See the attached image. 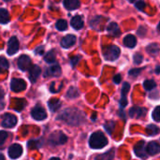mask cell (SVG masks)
Masks as SVG:
<instances>
[{
    "instance_id": "7bdbcfd3",
    "label": "cell",
    "mask_w": 160,
    "mask_h": 160,
    "mask_svg": "<svg viewBox=\"0 0 160 160\" xmlns=\"http://www.w3.org/2000/svg\"><path fill=\"white\" fill-rule=\"evenodd\" d=\"M113 82H114L116 84L120 83V82H121V75H120V74L115 75V76H114V78H113Z\"/></svg>"
},
{
    "instance_id": "d590c367",
    "label": "cell",
    "mask_w": 160,
    "mask_h": 160,
    "mask_svg": "<svg viewBox=\"0 0 160 160\" xmlns=\"http://www.w3.org/2000/svg\"><path fill=\"white\" fill-rule=\"evenodd\" d=\"M62 85H63V83H60V84H59V87L56 89V87H55V82H52V83L51 84V86H50V90H51V92H52V93L59 92V91H60V89L62 88Z\"/></svg>"
},
{
    "instance_id": "bcb514c9",
    "label": "cell",
    "mask_w": 160,
    "mask_h": 160,
    "mask_svg": "<svg viewBox=\"0 0 160 160\" xmlns=\"http://www.w3.org/2000/svg\"><path fill=\"white\" fill-rule=\"evenodd\" d=\"M157 73H158V74L159 73V66L157 67Z\"/></svg>"
},
{
    "instance_id": "e575fe53",
    "label": "cell",
    "mask_w": 160,
    "mask_h": 160,
    "mask_svg": "<svg viewBox=\"0 0 160 160\" xmlns=\"http://www.w3.org/2000/svg\"><path fill=\"white\" fill-rule=\"evenodd\" d=\"M152 116H153V118H154V120H155L156 122H159L160 121V107L159 106H158V107H157V108L154 110Z\"/></svg>"
},
{
    "instance_id": "7a4b0ae2",
    "label": "cell",
    "mask_w": 160,
    "mask_h": 160,
    "mask_svg": "<svg viewBox=\"0 0 160 160\" xmlns=\"http://www.w3.org/2000/svg\"><path fill=\"white\" fill-rule=\"evenodd\" d=\"M107 144H108V139L100 131H97L93 133L89 139V145L93 149H101L105 147Z\"/></svg>"
},
{
    "instance_id": "3957f363",
    "label": "cell",
    "mask_w": 160,
    "mask_h": 160,
    "mask_svg": "<svg viewBox=\"0 0 160 160\" xmlns=\"http://www.w3.org/2000/svg\"><path fill=\"white\" fill-rule=\"evenodd\" d=\"M68 141V137L62 131H55L49 137V144L52 146L65 144Z\"/></svg>"
},
{
    "instance_id": "484cf974",
    "label": "cell",
    "mask_w": 160,
    "mask_h": 160,
    "mask_svg": "<svg viewBox=\"0 0 160 160\" xmlns=\"http://www.w3.org/2000/svg\"><path fill=\"white\" fill-rule=\"evenodd\" d=\"M146 131L147 134L150 136H156L159 133V128L158 127H157L156 125H149L146 128Z\"/></svg>"
},
{
    "instance_id": "9a60e30c",
    "label": "cell",
    "mask_w": 160,
    "mask_h": 160,
    "mask_svg": "<svg viewBox=\"0 0 160 160\" xmlns=\"http://www.w3.org/2000/svg\"><path fill=\"white\" fill-rule=\"evenodd\" d=\"M146 114V110L141 107H133L129 111V116L131 118H141Z\"/></svg>"
},
{
    "instance_id": "7dc6e473",
    "label": "cell",
    "mask_w": 160,
    "mask_h": 160,
    "mask_svg": "<svg viewBox=\"0 0 160 160\" xmlns=\"http://www.w3.org/2000/svg\"><path fill=\"white\" fill-rule=\"evenodd\" d=\"M128 1H129V2H130V3H133V2H134V1H135V0H128Z\"/></svg>"
},
{
    "instance_id": "ba28073f",
    "label": "cell",
    "mask_w": 160,
    "mask_h": 160,
    "mask_svg": "<svg viewBox=\"0 0 160 160\" xmlns=\"http://www.w3.org/2000/svg\"><path fill=\"white\" fill-rule=\"evenodd\" d=\"M17 65H18V68L22 70V71H25V70H28L32 64H31V59L29 56L27 55H21L19 58H18V61H17Z\"/></svg>"
},
{
    "instance_id": "2e32d148",
    "label": "cell",
    "mask_w": 160,
    "mask_h": 160,
    "mask_svg": "<svg viewBox=\"0 0 160 160\" xmlns=\"http://www.w3.org/2000/svg\"><path fill=\"white\" fill-rule=\"evenodd\" d=\"M41 69L38 66L34 65L31 66V68H29V79L32 82H35L37 81V79L38 78V76L40 75Z\"/></svg>"
},
{
    "instance_id": "f35d334b",
    "label": "cell",
    "mask_w": 160,
    "mask_h": 160,
    "mask_svg": "<svg viewBox=\"0 0 160 160\" xmlns=\"http://www.w3.org/2000/svg\"><path fill=\"white\" fill-rule=\"evenodd\" d=\"M104 128H105V129L107 130V132H109L110 134L112 133V128H114V124H113V122H111V123H106L105 124V126H104Z\"/></svg>"
},
{
    "instance_id": "603a6c76",
    "label": "cell",
    "mask_w": 160,
    "mask_h": 160,
    "mask_svg": "<svg viewBox=\"0 0 160 160\" xmlns=\"http://www.w3.org/2000/svg\"><path fill=\"white\" fill-rule=\"evenodd\" d=\"M61 101L57 98H53V99H51L49 102H48V106L50 108V110L52 112H56L60 107H61Z\"/></svg>"
},
{
    "instance_id": "9c48e42d",
    "label": "cell",
    "mask_w": 160,
    "mask_h": 160,
    "mask_svg": "<svg viewBox=\"0 0 160 160\" xmlns=\"http://www.w3.org/2000/svg\"><path fill=\"white\" fill-rule=\"evenodd\" d=\"M61 75V68L57 63H54L48 67L45 70V77H59Z\"/></svg>"
},
{
    "instance_id": "e0dca14e",
    "label": "cell",
    "mask_w": 160,
    "mask_h": 160,
    "mask_svg": "<svg viewBox=\"0 0 160 160\" xmlns=\"http://www.w3.org/2000/svg\"><path fill=\"white\" fill-rule=\"evenodd\" d=\"M160 151V146L158 142H151L146 147V153L150 156H155L158 154Z\"/></svg>"
},
{
    "instance_id": "52a82bcc",
    "label": "cell",
    "mask_w": 160,
    "mask_h": 160,
    "mask_svg": "<svg viewBox=\"0 0 160 160\" xmlns=\"http://www.w3.org/2000/svg\"><path fill=\"white\" fill-rule=\"evenodd\" d=\"M26 88V83L22 79H12L11 82H10V89L13 92H22Z\"/></svg>"
},
{
    "instance_id": "f1b7e54d",
    "label": "cell",
    "mask_w": 160,
    "mask_h": 160,
    "mask_svg": "<svg viewBox=\"0 0 160 160\" xmlns=\"http://www.w3.org/2000/svg\"><path fill=\"white\" fill-rule=\"evenodd\" d=\"M79 96V90L76 87H70L67 93V98H75Z\"/></svg>"
},
{
    "instance_id": "7402d4cb",
    "label": "cell",
    "mask_w": 160,
    "mask_h": 160,
    "mask_svg": "<svg viewBox=\"0 0 160 160\" xmlns=\"http://www.w3.org/2000/svg\"><path fill=\"white\" fill-rule=\"evenodd\" d=\"M114 158V150L111 149L109 152H106L102 155H98V157H96L95 160H112Z\"/></svg>"
},
{
    "instance_id": "8992f818",
    "label": "cell",
    "mask_w": 160,
    "mask_h": 160,
    "mask_svg": "<svg viewBox=\"0 0 160 160\" xmlns=\"http://www.w3.org/2000/svg\"><path fill=\"white\" fill-rule=\"evenodd\" d=\"M31 116L37 121H43L47 118V112L41 106H36L31 112Z\"/></svg>"
},
{
    "instance_id": "30bf717a",
    "label": "cell",
    "mask_w": 160,
    "mask_h": 160,
    "mask_svg": "<svg viewBox=\"0 0 160 160\" xmlns=\"http://www.w3.org/2000/svg\"><path fill=\"white\" fill-rule=\"evenodd\" d=\"M22 154V147L20 144H12L8 148V157L12 159L20 158Z\"/></svg>"
},
{
    "instance_id": "ac0fdd59",
    "label": "cell",
    "mask_w": 160,
    "mask_h": 160,
    "mask_svg": "<svg viewBox=\"0 0 160 160\" xmlns=\"http://www.w3.org/2000/svg\"><path fill=\"white\" fill-rule=\"evenodd\" d=\"M107 31H108V33H109L111 36L115 37V38L118 37V36H120V34H121L120 29H119V26H118V24L115 23V22H111V23L108 25V27H107Z\"/></svg>"
},
{
    "instance_id": "ffe728a7",
    "label": "cell",
    "mask_w": 160,
    "mask_h": 160,
    "mask_svg": "<svg viewBox=\"0 0 160 160\" xmlns=\"http://www.w3.org/2000/svg\"><path fill=\"white\" fill-rule=\"evenodd\" d=\"M80 0H64V6L68 10L77 9L80 7Z\"/></svg>"
},
{
    "instance_id": "ee69618b",
    "label": "cell",
    "mask_w": 160,
    "mask_h": 160,
    "mask_svg": "<svg viewBox=\"0 0 160 160\" xmlns=\"http://www.w3.org/2000/svg\"><path fill=\"white\" fill-rule=\"evenodd\" d=\"M0 160H5V158L2 154H0Z\"/></svg>"
},
{
    "instance_id": "4fadbf2b",
    "label": "cell",
    "mask_w": 160,
    "mask_h": 160,
    "mask_svg": "<svg viewBox=\"0 0 160 160\" xmlns=\"http://www.w3.org/2000/svg\"><path fill=\"white\" fill-rule=\"evenodd\" d=\"M130 90V84L128 82H125L123 84V88H122V97L120 99V106L121 109H124L127 105H128V99H127V95L128 93V91Z\"/></svg>"
},
{
    "instance_id": "8d00e7d4",
    "label": "cell",
    "mask_w": 160,
    "mask_h": 160,
    "mask_svg": "<svg viewBox=\"0 0 160 160\" xmlns=\"http://www.w3.org/2000/svg\"><path fill=\"white\" fill-rule=\"evenodd\" d=\"M136 8H137L139 10L143 11V9H144V8H145V3H144V1H143V0H139V1L136 3Z\"/></svg>"
},
{
    "instance_id": "ab89813d",
    "label": "cell",
    "mask_w": 160,
    "mask_h": 160,
    "mask_svg": "<svg viewBox=\"0 0 160 160\" xmlns=\"http://www.w3.org/2000/svg\"><path fill=\"white\" fill-rule=\"evenodd\" d=\"M142 59H143V57H142V55L140 54V53L134 55V63L137 64V65L141 64V63L142 62Z\"/></svg>"
},
{
    "instance_id": "1f68e13d",
    "label": "cell",
    "mask_w": 160,
    "mask_h": 160,
    "mask_svg": "<svg viewBox=\"0 0 160 160\" xmlns=\"http://www.w3.org/2000/svg\"><path fill=\"white\" fill-rule=\"evenodd\" d=\"M44 60H45L47 63H53V62L55 61V54H54V52H53V51L49 52L45 55Z\"/></svg>"
},
{
    "instance_id": "d4e9b609",
    "label": "cell",
    "mask_w": 160,
    "mask_h": 160,
    "mask_svg": "<svg viewBox=\"0 0 160 160\" xmlns=\"http://www.w3.org/2000/svg\"><path fill=\"white\" fill-rule=\"evenodd\" d=\"M146 51L148 52V53H150L151 55H158V52H159V46L158 43H154V44H150L147 48Z\"/></svg>"
},
{
    "instance_id": "f546056e",
    "label": "cell",
    "mask_w": 160,
    "mask_h": 160,
    "mask_svg": "<svg viewBox=\"0 0 160 160\" xmlns=\"http://www.w3.org/2000/svg\"><path fill=\"white\" fill-rule=\"evenodd\" d=\"M56 28L59 31H65L68 28V22L66 20H58L56 22Z\"/></svg>"
},
{
    "instance_id": "60d3db41",
    "label": "cell",
    "mask_w": 160,
    "mask_h": 160,
    "mask_svg": "<svg viewBox=\"0 0 160 160\" xmlns=\"http://www.w3.org/2000/svg\"><path fill=\"white\" fill-rule=\"evenodd\" d=\"M142 68H134V69H131L130 71H129V75L130 76H133V77H136V76H138L141 72H142Z\"/></svg>"
},
{
    "instance_id": "6da1fadb",
    "label": "cell",
    "mask_w": 160,
    "mask_h": 160,
    "mask_svg": "<svg viewBox=\"0 0 160 160\" xmlns=\"http://www.w3.org/2000/svg\"><path fill=\"white\" fill-rule=\"evenodd\" d=\"M59 121L65 122L68 125L79 126L85 121V115L82 112L76 108H68L63 111L56 118Z\"/></svg>"
},
{
    "instance_id": "4dcf8cb0",
    "label": "cell",
    "mask_w": 160,
    "mask_h": 160,
    "mask_svg": "<svg viewBox=\"0 0 160 160\" xmlns=\"http://www.w3.org/2000/svg\"><path fill=\"white\" fill-rule=\"evenodd\" d=\"M25 104H26V102H25V100H23V99H16L15 100V107H14V110L15 111H17V112H21L22 109H23V107L25 106Z\"/></svg>"
},
{
    "instance_id": "5bb4252c",
    "label": "cell",
    "mask_w": 160,
    "mask_h": 160,
    "mask_svg": "<svg viewBox=\"0 0 160 160\" xmlns=\"http://www.w3.org/2000/svg\"><path fill=\"white\" fill-rule=\"evenodd\" d=\"M76 42V37L74 35H68L61 40V46L65 49H68L73 46Z\"/></svg>"
},
{
    "instance_id": "277c9868",
    "label": "cell",
    "mask_w": 160,
    "mask_h": 160,
    "mask_svg": "<svg viewBox=\"0 0 160 160\" xmlns=\"http://www.w3.org/2000/svg\"><path fill=\"white\" fill-rule=\"evenodd\" d=\"M120 49L116 45H111L109 46L105 52H104V57L108 61H114L120 56Z\"/></svg>"
},
{
    "instance_id": "4316f807",
    "label": "cell",
    "mask_w": 160,
    "mask_h": 160,
    "mask_svg": "<svg viewBox=\"0 0 160 160\" xmlns=\"http://www.w3.org/2000/svg\"><path fill=\"white\" fill-rule=\"evenodd\" d=\"M156 86H157V83H156V82L154 80H146L143 82V87L147 91L153 90L154 88H156Z\"/></svg>"
},
{
    "instance_id": "7c38bea8",
    "label": "cell",
    "mask_w": 160,
    "mask_h": 160,
    "mask_svg": "<svg viewBox=\"0 0 160 160\" xmlns=\"http://www.w3.org/2000/svg\"><path fill=\"white\" fill-rule=\"evenodd\" d=\"M134 152L137 157H139L141 158H146L147 153H146V149H145V142L143 141L139 142L134 147Z\"/></svg>"
},
{
    "instance_id": "d6986e66",
    "label": "cell",
    "mask_w": 160,
    "mask_h": 160,
    "mask_svg": "<svg viewBox=\"0 0 160 160\" xmlns=\"http://www.w3.org/2000/svg\"><path fill=\"white\" fill-rule=\"evenodd\" d=\"M71 26L77 30L81 29L82 26H83V20H82V17L80 16V15H76L74 16L72 19H71Z\"/></svg>"
},
{
    "instance_id": "8fae6325",
    "label": "cell",
    "mask_w": 160,
    "mask_h": 160,
    "mask_svg": "<svg viewBox=\"0 0 160 160\" xmlns=\"http://www.w3.org/2000/svg\"><path fill=\"white\" fill-rule=\"evenodd\" d=\"M19 50V41L16 37H11L10 39L8 40V53L9 55L15 54Z\"/></svg>"
},
{
    "instance_id": "83f0119b",
    "label": "cell",
    "mask_w": 160,
    "mask_h": 160,
    "mask_svg": "<svg viewBox=\"0 0 160 160\" xmlns=\"http://www.w3.org/2000/svg\"><path fill=\"white\" fill-rule=\"evenodd\" d=\"M8 66L9 65H8V60L5 57L1 56L0 57V73H3V72L7 71L8 68Z\"/></svg>"
},
{
    "instance_id": "5b68a950",
    "label": "cell",
    "mask_w": 160,
    "mask_h": 160,
    "mask_svg": "<svg viewBox=\"0 0 160 160\" xmlns=\"http://www.w3.org/2000/svg\"><path fill=\"white\" fill-rule=\"evenodd\" d=\"M16 124H17V117H16L15 115L10 114V113H5V114L3 115L1 125H2L4 128H10L15 127Z\"/></svg>"
},
{
    "instance_id": "836d02e7",
    "label": "cell",
    "mask_w": 160,
    "mask_h": 160,
    "mask_svg": "<svg viewBox=\"0 0 160 160\" xmlns=\"http://www.w3.org/2000/svg\"><path fill=\"white\" fill-rule=\"evenodd\" d=\"M8 132H6V131H0V149L2 147H4L3 145H4L6 140L8 139Z\"/></svg>"
},
{
    "instance_id": "cb8c5ba5",
    "label": "cell",
    "mask_w": 160,
    "mask_h": 160,
    "mask_svg": "<svg viewBox=\"0 0 160 160\" xmlns=\"http://www.w3.org/2000/svg\"><path fill=\"white\" fill-rule=\"evenodd\" d=\"M9 14L8 11L5 8H0V23L6 24L9 22Z\"/></svg>"
},
{
    "instance_id": "f6af8a7d",
    "label": "cell",
    "mask_w": 160,
    "mask_h": 160,
    "mask_svg": "<svg viewBox=\"0 0 160 160\" xmlns=\"http://www.w3.org/2000/svg\"><path fill=\"white\" fill-rule=\"evenodd\" d=\"M50 160H60V158H52Z\"/></svg>"
},
{
    "instance_id": "d6a6232c",
    "label": "cell",
    "mask_w": 160,
    "mask_h": 160,
    "mask_svg": "<svg viewBox=\"0 0 160 160\" xmlns=\"http://www.w3.org/2000/svg\"><path fill=\"white\" fill-rule=\"evenodd\" d=\"M41 146L40 140H33L28 142V147L30 149H38Z\"/></svg>"
},
{
    "instance_id": "74e56055",
    "label": "cell",
    "mask_w": 160,
    "mask_h": 160,
    "mask_svg": "<svg viewBox=\"0 0 160 160\" xmlns=\"http://www.w3.org/2000/svg\"><path fill=\"white\" fill-rule=\"evenodd\" d=\"M4 96H5V93L3 91V89L0 87V111L4 108L5 106V103H4Z\"/></svg>"
},
{
    "instance_id": "b9f144b4",
    "label": "cell",
    "mask_w": 160,
    "mask_h": 160,
    "mask_svg": "<svg viewBox=\"0 0 160 160\" xmlns=\"http://www.w3.org/2000/svg\"><path fill=\"white\" fill-rule=\"evenodd\" d=\"M80 59H81V56H73V57H71L70 58V63H71L72 67H75L79 63Z\"/></svg>"
},
{
    "instance_id": "c3c4849f",
    "label": "cell",
    "mask_w": 160,
    "mask_h": 160,
    "mask_svg": "<svg viewBox=\"0 0 160 160\" xmlns=\"http://www.w3.org/2000/svg\"><path fill=\"white\" fill-rule=\"evenodd\" d=\"M5 1H7V2H8V1H11V0H5Z\"/></svg>"
},
{
    "instance_id": "44dd1931",
    "label": "cell",
    "mask_w": 160,
    "mask_h": 160,
    "mask_svg": "<svg viewBox=\"0 0 160 160\" xmlns=\"http://www.w3.org/2000/svg\"><path fill=\"white\" fill-rule=\"evenodd\" d=\"M124 44L128 48H134L137 44V39L133 35H127L124 38Z\"/></svg>"
}]
</instances>
